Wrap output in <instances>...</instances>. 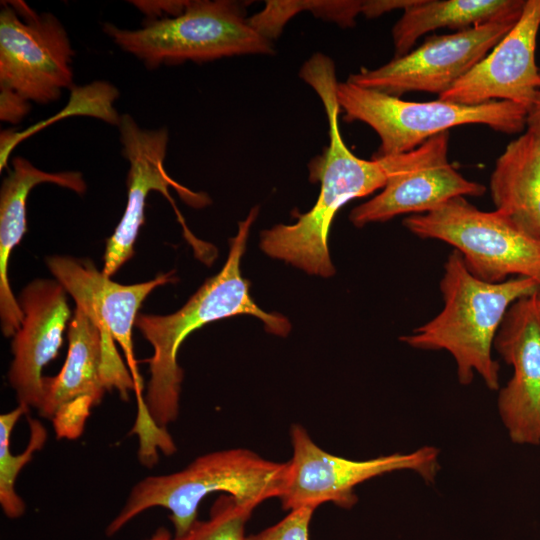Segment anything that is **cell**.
<instances>
[{
  "instance_id": "6da1fadb",
  "label": "cell",
  "mask_w": 540,
  "mask_h": 540,
  "mask_svg": "<svg viewBox=\"0 0 540 540\" xmlns=\"http://www.w3.org/2000/svg\"><path fill=\"white\" fill-rule=\"evenodd\" d=\"M300 77L320 97L328 120L329 145L308 164L309 180L320 183V193L309 211L293 214L297 217L293 224H278L262 231L260 248L266 255L308 274L328 278L335 273L328 248L335 215L347 202L382 189L387 177L381 160L357 157L342 138L333 60L315 53L301 67Z\"/></svg>"
},
{
  "instance_id": "7a4b0ae2",
  "label": "cell",
  "mask_w": 540,
  "mask_h": 540,
  "mask_svg": "<svg viewBox=\"0 0 540 540\" xmlns=\"http://www.w3.org/2000/svg\"><path fill=\"white\" fill-rule=\"evenodd\" d=\"M258 215L251 209L230 239L228 257L222 269L191 296L178 311L169 315L138 314L135 327L153 347L149 360L150 378L144 403L152 423L167 431L179 415L183 370L177 353L184 339L204 325L236 315H251L264 323L268 333L285 337L291 330L289 320L261 309L250 295V283L243 278L240 264L249 231Z\"/></svg>"
},
{
  "instance_id": "3957f363",
  "label": "cell",
  "mask_w": 540,
  "mask_h": 540,
  "mask_svg": "<svg viewBox=\"0 0 540 540\" xmlns=\"http://www.w3.org/2000/svg\"><path fill=\"white\" fill-rule=\"evenodd\" d=\"M440 290L441 312L400 340L415 349L448 351L460 384H470L477 373L490 390H498L500 366L492 356L496 334L510 306L540 293L539 285L522 276L500 283L482 281L453 250L444 264Z\"/></svg>"
},
{
  "instance_id": "277c9868",
  "label": "cell",
  "mask_w": 540,
  "mask_h": 540,
  "mask_svg": "<svg viewBox=\"0 0 540 540\" xmlns=\"http://www.w3.org/2000/svg\"><path fill=\"white\" fill-rule=\"evenodd\" d=\"M287 469L288 462L270 461L244 448L203 454L179 471L138 481L107 525L106 535L118 533L146 510L161 507L169 511L173 536H180L198 519L200 503L212 493L228 494L254 510L280 497Z\"/></svg>"
},
{
  "instance_id": "5b68a950",
  "label": "cell",
  "mask_w": 540,
  "mask_h": 540,
  "mask_svg": "<svg viewBox=\"0 0 540 540\" xmlns=\"http://www.w3.org/2000/svg\"><path fill=\"white\" fill-rule=\"evenodd\" d=\"M46 264L56 280L99 327L103 337L102 379L106 390L116 389L127 401L137 400V425L149 422L143 380L135 359L132 328L145 298L157 287L173 282V271L131 285L114 282L89 259L54 255Z\"/></svg>"
},
{
  "instance_id": "8992f818",
  "label": "cell",
  "mask_w": 540,
  "mask_h": 540,
  "mask_svg": "<svg viewBox=\"0 0 540 540\" xmlns=\"http://www.w3.org/2000/svg\"><path fill=\"white\" fill-rule=\"evenodd\" d=\"M103 30L148 68L274 52L272 42L250 26L243 6L233 1H188L181 14L150 19L142 28L128 30L105 23Z\"/></svg>"
},
{
  "instance_id": "52a82bcc",
  "label": "cell",
  "mask_w": 540,
  "mask_h": 540,
  "mask_svg": "<svg viewBox=\"0 0 540 540\" xmlns=\"http://www.w3.org/2000/svg\"><path fill=\"white\" fill-rule=\"evenodd\" d=\"M337 101L347 122L360 121L379 136L372 158L406 153L450 128L479 124L504 133H523L528 110L508 101L463 105L441 99L414 102L349 82L338 83Z\"/></svg>"
},
{
  "instance_id": "ba28073f",
  "label": "cell",
  "mask_w": 540,
  "mask_h": 540,
  "mask_svg": "<svg viewBox=\"0 0 540 540\" xmlns=\"http://www.w3.org/2000/svg\"><path fill=\"white\" fill-rule=\"evenodd\" d=\"M403 224L419 238L452 245L468 271L482 281L500 283L522 276L540 287V241L497 210L482 211L465 197H456L408 216Z\"/></svg>"
},
{
  "instance_id": "9c48e42d",
  "label": "cell",
  "mask_w": 540,
  "mask_h": 540,
  "mask_svg": "<svg viewBox=\"0 0 540 540\" xmlns=\"http://www.w3.org/2000/svg\"><path fill=\"white\" fill-rule=\"evenodd\" d=\"M292 458L282 493L285 510L305 506L317 508L333 503L350 509L358 501L354 489L359 484L387 473L411 470L432 482L439 469V450L424 446L410 453H394L367 460H352L328 453L319 447L307 430L294 424L290 431Z\"/></svg>"
},
{
  "instance_id": "30bf717a",
  "label": "cell",
  "mask_w": 540,
  "mask_h": 540,
  "mask_svg": "<svg viewBox=\"0 0 540 540\" xmlns=\"http://www.w3.org/2000/svg\"><path fill=\"white\" fill-rule=\"evenodd\" d=\"M74 51L61 22L23 1L0 11V88L27 101L47 104L72 86Z\"/></svg>"
},
{
  "instance_id": "8fae6325",
  "label": "cell",
  "mask_w": 540,
  "mask_h": 540,
  "mask_svg": "<svg viewBox=\"0 0 540 540\" xmlns=\"http://www.w3.org/2000/svg\"><path fill=\"white\" fill-rule=\"evenodd\" d=\"M520 16L430 36L401 57L349 75L347 82L399 98L409 92L440 96L481 61L514 27Z\"/></svg>"
},
{
  "instance_id": "7c38bea8",
  "label": "cell",
  "mask_w": 540,
  "mask_h": 540,
  "mask_svg": "<svg viewBox=\"0 0 540 540\" xmlns=\"http://www.w3.org/2000/svg\"><path fill=\"white\" fill-rule=\"evenodd\" d=\"M449 132L435 135L412 151L379 159L386 171L382 191L352 209L361 228L402 214H423L456 197H480L486 187L463 177L448 160Z\"/></svg>"
},
{
  "instance_id": "4fadbf2b",
  "label": "cell",
  "mask_w": 540,
  "mask_h": 540,
  "mask_svg": "<svg viewBox=\"0 0 540 540\" xmlns=\"http://www.w3.org/2000/svg\"><path fill=\"white\" fill-rule=\"evenodd\" d=\"M119 128L122 154L130 165L127 178L128 198L124 214L106 242L102 272L109 277L134 255V244L144 223V209L150 191L161 192L171 203L188 242L195 237L187 228L168 188L172 187L190 206L201 208L211 203L207 194L182 186L166 172L164 159L168 132L165 128L143 129L129 114L121 116Z\"/></svg>"
},
{
  "instance_id": "5bb4252c",
  "label": "cell",
  "mask_w": 540,
  "mask_h": 540,
  "mask_svg": "<svg viewBox=\"0 0 540 540\" xmlns=\"http://www.w3.org/2000/svg\"><path fill=\"white\" fill-rule=\"evenodd\" d=\"M540 0H526L514 27L438 99L463 105L508 101L529 111L540 94L536 64Z\"/></svg>"
},
{
  "instance_id": "9a60e30c",
  "label": "cell",
  "mask_w": 540,
  "mask_h": 540,
  "mask_svg": "<svg viewBox=\"0 0 540 540\" xmlns=\"http://www.w3.org/2000/svg\"><path fill=\"white\" fill-rule=\"evenodd\" d=\"M534 295L510 306L493 346L513 367L499 392L500 418L514 443L531 445L540 443V320Z\"/></svg>"
},
{
  "instance_id": "2e32d148",
  "label": "cell",
  "mask_w": 540,
  "mask_h": 540,
  "mask_svg": "<svg viewBox=\"0 0 540 540\" xmlns=\"http://www.w3.org/2000/svg\"><path fill=\"white\" fill-rule=\"evenodd\" d=\"M65 288L57 281L35 279L21 291L18 303L23 313L13 336V359L8 380L18 404L39 409L43 396V368L62 345L71 312Z\"/></svg>"
},
{
  "instance_id": "e0dca14e",
  "label": "cell",
  "mask_w": 540,
  "mask_h": 540,
  "mask_svg": "<svg viewBox=\"0 0 540 540\" xmlns=\"http://www.w3.org/2000/svg\"><path fill=\"white\" fill-rule=\"evenodd\" d=\"M65 362L54 377H43L39 414L54 423L56 435L77 438L92 407L106 391L102 379L103 337L96 323L79 307L68 328Z\"/></svg>"
},
{
  "instance_id": "ac0fdd59",
  "label": "cell",
  "mask_w": 540,
  "mask_h": 540,
  "mask_svg": "<svg viewBox=\"0 0 540 540\" xmlns=\"http://www.w3.org/2000/svg\"><path fill=\"white\" fill-rule=\"evenodd\" d=\"M52 183L78 194L86 191L80 172L49 173L36 168L23 157L12 160V170L3 179L0 190V320L4 336H14L21 326L23 313L8 280L10 255L27 231L26 201L32 188Z\"/></svg>"
},
{
  "instance_id": "d6986e66",
  "label": "cell",
  "mask_w": 540,
  "mask_h": 540,
  "mask_svg": "<svg viewBox=\"0 0 540 540\" xmlns=\"http://www.w3.org/2000/svg\"><path fill=\"white\" fill-rule=\"evenodd\" d=\"M495 210L540 241V131L527 129L497 158L490 178Z\"/></svg>"
},
{
  "instance_id": "ffe728a7",
  "label": "cell",
  "mask_w": 540,
  "mask_h": 540,
  "mask_svg": "<svg viewBox=\"0 0 540 540\" xmlns=\"http://www.w3.org/2000/svg\"><path fill=\"white\" fill-rule=\"evenodd\" d=\"M526 0H414L392 28L394 58L412 50L426 33L465 30L491 21L520 16Z\"/></svg>"
},
{
  "instance_id": "44dd1931",
  "label": "cell",
  "mask_w": 540,
  "mask_h": 540,
  "mask_svg": "<svg viewBox=\"0 0 540 540\" xmlns=\"http://www.w3.org/2000/svg\"><path fill=\"white\" fill-rule=\"evenodd\" d=\"M28 409L18 404L13 410L0 415V506L9 519H17L25 513L26 505L15 490V482L33 454L40 450L47 440L45 427L38 420L29 418L30 436L26 449L17 455L11 453V434L17 421Z\"/></svg>"
},
{
  "instance_id": "7402d4cb",
  "label": "cell",
  "mask_w": 540,
  "mask_h": 540,
  "mask_svg": "<svg viewBox=\"0 0 540 540\" xmlns=\"http://www.w3.org/2000/svg\"><path fill=\"white\" fill-rule=\"evenodd\" d=\"M252 512L234 497L220 494L207 519H197L184 534L171 540H247L245 526Z\"/></svg>"
},
{
  "instance_id": "603a6c76",
  "label": "cell",
  "mask_w": 540,
  "mask_h": 540,
  "mask_svg": "<svg viewBox=\"0 0 540 540\" xmlns=\"http://www.w3.org/2000/svg\"><path fill=\"white\" fill-rule=\"evenodd\" d=\"M305 10L304 1H268L264 10L248 18V23L259 34L272 40L297 13Z\"/></svg>"
},
{
  "instance_id": "cb8c5ba5",
  "label": "cell",
  "mask_w": 540,
  "mask_h": 540,
  "mask_svg": "<svg viewBox=\"0 0 540 540\" xmlns=\"http://www.w3.org/2000/svg\"><path fill=\"white\" fill-rule=\"evenodd\" d=\"M315 510L310 506L290 510L279 522L247 536V540H310L309 527Z\"/></svg>"
},
{
  "instance_id": "d4e9b609",
  "label": "cell",
  "mask_w": 540,
  "mask_h": 540,
  "mask_svg": "<svg viewBox=\"0 0 540 540\" xmlns=\"http://www.w3.org/2000/svg\"><path fill=\"white\" fill-rule=\"evenodd\" d=\"M364 1H305V10L342 27L352 26L355 17L362 13Z\"/></svg>"
},
{
  "instance_id": "484cf974",
  "label": "cell",
  "mask_w": 540,
  "mask_h": 540,
  "mask_svg": "<svg viewBox=\"0 0 540 540\" xmlns=\"http://www.w3.org/2000/svg\"><path fill=\"white\" fill-rule=\"evenodd\" d=\"M30 103L17 93L0 88V119L16 124L29 112Z\"/></svg>"
},
{
  "instance_id": "4316f807",
  "label": "cell",
  "mask_w": 540,
  "mask_h": 540,
  "mask_svg": "<svg viewBox=\"0 0 540 540\" xmlns=\"http://www.w3.org/2000/svg\"><path fill=\"white\" fill-rule=\"evenodd\" d=\"M132 3L146 14L155 16L156 12L157 15L166 12L177 16L183 12L188 1H132Z\"/></svg>"
},
{
  "instance_id": "83f0119b",
  "label": "cell",
  "mask_w": 540,
  "mask_h": 540,
  "mask_svg": "<svg viewBox=\"0 0 540 540\" xmlns=\"http://www.w3.org/2000/svg\"><path fill=\"white\" fill-rule=\"evenodd\" d=\"M414 0H372L364 1L362 14L368 18H375L384 13L391 12L396 9L404 10Z\"/></svg>"
},
{
  "instance_id": "f1b7e54d",
  "label": "cell",
  "mask_w": 540,
  "mask_h": 540,
  "mask_svg": "<svg viewBox=\"0 0 540 540\" xmlns=\"http://www.w3.org/2000/svg\"><path fill=\"white\" fill-rule=\"evenodd\" d=\"M527 129L540 131V94L527 116Z\"/></svg>"
},
{
  "instance_id": "f546056e",
  "label": "cell",
  "mask_w": 540,
  "mask_h": 540,
  "mask_svg": "<svg viewBox=\"0 0 540 540\" xmlns=\"http://www.w3.org/2000/svg\"><path fill=\"white\" fill-rule=\"evenodd\" d=\"M172 535L165 527H159L151 536L145 540H171Z\"/></svg>"
},
{
  "instance_id": "4dcf8cb0",
  "label": "cell",
  "mask_w": 540,
  "mask_h": 540,
  "mask_svg": "<svg viewBox=\"0 0 540 540\" xmlns=\"http://www.w3.org/2000/svg\"><path fill=\"white\" fill-rule=\"evenodd\" d=\"M535 308L540 320V293L534 295Z\"/></svg>"
}]
</instances>
